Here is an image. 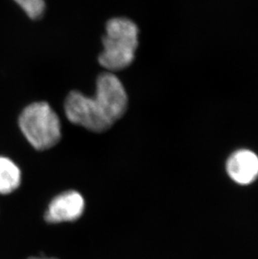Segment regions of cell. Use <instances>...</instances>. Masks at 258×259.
I'll use <instances>...</instances> for the list:
<instances>
[{"label": "cell", "instance_id": "cell-1", "mask_svg": "<svg viewBox=\"0 0 258 259\" xmlns=\"http://www.w3.org/2000/svg\"><path fill=\"white\" fill-rule=\"evenodd\" d=\"M127 92L115 74L103 72L97 79L93 97L78 91L69 93L64 103L65 114L73 124L95 133L109 130L127 112Z\"/></svg>", "mask_w": 258, "mask_h": 259}, {"label": "cell", "instance_id": "cell-2", "mask_svg": "<svg viewBox=\"0 0 258 259\" xmlns=\"http://www.w3.org/2000/svg\"><path fill=\"white\" fill-rule=\"evenodd\" d=\"M139 29L127 18H112L106 25L103 38V51L98 62L109 72L127 68L135 59L139 47Z\"/></svg>", "mask_w": 258, "mask_h": 259}, {"label": "cell", "instance_id": "cell-3", "mask_svg": "<svg viewBox=\"0 0 258 259\" xmlns=\"http://www.w3.org/2000/svg\"><path fill=\"white\" fill-rule=\"evenodd\" d=\"M19 126L26 140L37 150L51 149L61 139L60 118L46 102H37L27 106L20 113Z\"/></svg>", "mask_w": 258, "mask_h": 259}, {"label": "cell", "instance_id": "cell-4", "mask_svg": "<svg viewBox=\"0 0 258 259\" xmlns=\"http://www.w3.org/2000/svg\"><path fill=\"white\" fill-rule=\"evenodd\" d=\"M84 208L85 202L80 193L75 191H66L50 203L45 219L49 223L74 222L81 217Z\"/></svg>", "mask_w": 258, "mask_h": 259}, {"label": "cell", "instance_id": "cell-5", "mask_svg": "<svg viewBox=\"0 0 258 259\" xmlns=\"http://www.w3.org/2000/svg\"><path fill=\"white\" fill-rule=\"evenodd\" d=\"M230 179L240 186H248L258 178V156L249 149H239L231 154L226 164Z\"/></svg>", "mask_w": 258, "mask_h": 259}, {"label": "cell", "instance_id": "cell-6", "mask_svg": "<svg viewBox=\"0 0 258 259\" xmlns=\"http://www.w3.org/2000/svg\"><path fill=\"white\" fill-rule=\"evenodd\" d=\"M21 172L7 157L0 156V194L12 193L20 186Z\"/></svg>", "mask_w": 258, "mask_h": 259}, {"label": "cell", "instance_id": "cell-7", "mask_svg": "<svg viewBox=\"0 0 258 259\" xmlns=\"http://www.w3.org/2000/svg\"><path fill=\"white\" fill-rule=\"evenodd\" d=\"M31 20L41 19L46 12L45 0H14Z\"/></svg>", "mask_w": 258, "mask_h": 259}, {"label": "cell", "instance_id": "cell-8", "mask_svg": "<svg viewBox=\"0 0 258 259\" xmlns=\"http://www.w3.org/2000/svg\"><path fill=\"white\" fill-rule=\"evenodd\" d=\"M29 259H56V258H47V257H29Z\"/></svg>", "mask_w": 258, "mask_h": 259}]
</instances>
